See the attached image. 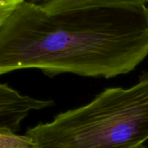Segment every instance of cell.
<instances>
[{"mask_svg":"<svg viewBox=\"0 0 148 148\" xmlns=\"http://www.w3.org/2000/svg\"><path fill=\"white\" fill-rule=\"evenodd\" d=\"M148 56V5L103 7L48 14L25 1L0 25V75L37 69L115 77Z\"/></svg>","mask_w":148,"mask_h":148,"instance_id":"obj_1","label":"cell"},{"mask_svg":"<svg viewBox=\"0 0 148 148\" xmlns=\"http://www.w3.org/2000/svg\"><path fill=\"white\" fill-rule=\"evenodd\" d=\"M34 148H140L148 140V72L131 88H106L89 103L26 131Z\"/></svg>","mask_w":148,"mask_h":148,"instance_id":"obj_2","label":"cell"},{"mask_svg":"<svg viewBox=\"0 0 148 148\" xmlns=\"http://www.w3.org/2000/svg\"><path fill=\"white\" fill-rule=\"evenodd\" d=\"M54 104L51 100H38L21 95L7 84L0 85V129L13 132L20 130V122L31 110H40Z\"/></svg>","mask_w":148,"mask_h":148,"instance_id":"obj_3","label":"cell"},{"mask_svg":"<svg viewBox=\"0 0 148 148\" xmlns=\"http://www.w3.org/2000/svg\"><path fill=\"white\" fill-rule=\"evenodd\" d=\"M148 0H42L40 8L50 14H56L74 10L103 7H143Z\"/></svg>","mask_w":148,"mask_h":148,"instance_id":"obj_4","label":"cell"},{"mask_svg":"<svg viewBox=\"0 0 148 148\" xmlns=\"http://www.w3.org/2000/svg\"><path fill=\"white\" fill-rule=\"evenodd\" d=\"M0 148H34V143L26 134L18 135L8 129H0Z\"/></svg>","mask_w":148,"mask_h":148,"instance_id":"obj_5","label":"cell"},{"mask_svg":"<svg viewBox=\"0 0 148 148\" xmlns=\"http://www.w3.org/2000/svg\"><path fill=\"white\" fill-rule=\"evenodd\" d=\"M25 0H0V25L12 16Z\"/></svg>","mask_w":148,"mask_h":148,"instance_id":"obj_6","label":"cell"},{"mask_svg":"<svg viewBox=\"0 0 148 148\" xmlns=\"http://www.w3.org/2000/svg\"><path fill=\"white\" fill-rule=\"evenodd\" d=\"M25 1H29V2L34 3V4H39L42 0H25Z\"/></svg>","mask_w":148,"mask_h":148,"instance_id":"obj_7","label":"cell"},{"mask_svg":"<svg viewBox=\"0 0 148 148\" xmlns=\"http://www.w3.org/2000/svg\"><path fill=\"white\" fill-rule=\"evenodd\" d=\"M140 148H145V147H143H143H140Z\"/></svg>","mask_w":148,"mask_h":148,"instance_id":"obj_8","label":"cell"},{"mask_svg":"<svg viewBox=\"0 0 148 148\" xmlns=\"http://www.w3.org/2000/svg\"><path fill=\"white\" fill-rule=\"evenodd\" d=\"M147 5H148V3H147Z\"/></svg>","mask_w":148,"mask_h":148,"instance_id":"obj_9","label":"cell"}]
</instances>
